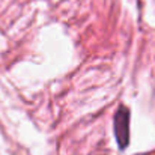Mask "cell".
Returning a JSON list of instances; mask_svg holds the SVG:
<instances>
[{
    "label": "cell",
    "mask_w": 155,
    "mask_h": 155,
    "mask_svg": "<svg viewBox=\"0 0 155 155\" xmlns=\"http://www.w3.org/2000/svg\"><path fill=\"white\" fill-rule=\"evenodd\" d=\"M114 136L120 149H125L130 143V110L120 105L114 113Z\"/></svg>",
    "instance_id": "1"
}]
</instances>
